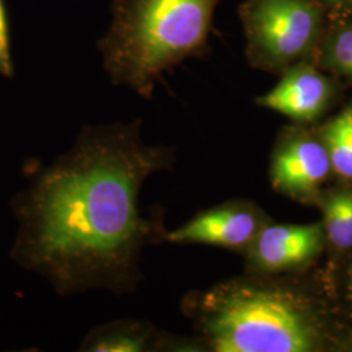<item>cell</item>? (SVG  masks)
<instances>
[{"mask_svg": "<svg viewBox=\"0 0 352 352\" xmlns=\"http://www.w3.org/2000/svg\"><path fill=\"white\" fill-rule=\"evenodd\" d=\"M320 63L329 71L352 81V25L342 26L324 39Z\"/></svg>", "mask_w": 352, "mask_h": 352, "instance_id": "7c38bea8", "label": "cell"}, {"mask_svg": "<svg viewBox=\"0 0 352 352\" xmlns=\"http://www.w3.org/2000/svg\"><path fill=\"white\" fill-rule=\"evenodd\" d=\"M267 222V215L254 202L231 200L167 231L164 243L204 244L244 253Z\"/></svg>", "mask_w": 352, "mask_h": 352, "instance_id": "52a82bcc", "label": "cell"}, {"mask_svg": "<svg viewBox=\"0 0 352 352\" xmlns=\"http://www.w3.org/2000/svg\"><path fill=\"white\" fill-rule=\"evenodd\" d=\"M325 273L330 280V289L342 320L352 327V252Z\"/></svg>", "mask_w": 352, "mask_h": 352, "instance_id": "4fadbf2b", "label": "cell"}, {"mask_svg": "<svg viewBox=\"0 0 352 352\" xmlns=\"http://www.w3.org/2000/svg\"><path fill=\"white\" fill-rule=\"evenodd\" d=\"M327 253L320 222L277 225L267 222L243 253L247 274L287 276L309 270Z\"/></svg>", "mask_w": 352, "mask_h": 352, "instance_id": "8992f818", "label": "cell"}, {"mask_svg": "<svg viewBox=\"0 0 352 352\" xmlns=\"http://www.w3.org/2000/svg\"><path fill=\"white\" fill-rule=\"evenodd\" d=\"M317 206L322 212L321 225L329 254L327 267H333L352 252L351 184L336 180L325 189Z\"/></svg>", "mask_w": 352, "mask_h": 352, "instance_id": "30bf717a", "label": "cell"}, {"mask_svg": "<svg viewBox=\"0 0 352 352\" xmlns=\"http://www.w3.org/2000/svg\"><path fill=\"white\" fill-rule=\"evenodd\" d=\"M0 75L6 78L14 76L10 24L4 0H0Z\"/></svg>", "mask_w": 352, "mask_h": 352, "instance_id": "5bb4252c", "label": "cell"}, {"mask_svg": "<svg viewBox=\"0 0 352 352\" xmlns=\"http://www.w3.org/2000/svg\"><path fill=\"white\" fill-rule=\"evenodd\" d=\"M221 0H113L97 41L111 84L151 100L158 81L189 58L204 56Z\"/></svg>", "mask_w": 352, "mask_h": 352, "instance_id": "3957f363", "label": "cell"}, {"mask_svg": "<svg viewBox=\"0 0 352 352\" xmlns=\"http://www.w3.org/2000/svg\"><path fill=\"white\" fill-rule=\"evenodd\" d=\"M173 334L144 320H119L94 327L80 344V351H171Z\"/></svg>", "mask_w": 352, "mask_h": 352, "instance_id": "9c48e42d", "label": "cell"}, {"mask_svg": "<svg viewBox=\"0 0 352 352\" xmlns=\"http://www.w3.org/2000/svg\"><path fill=\"white\" fill-rule=\"evenodd\" d=\"M336 352H352V327H347L342 336Z\"/></svg>", "mask_w": 352, "mask_h": 352, "instance_id": "2e32d148", "label": "cell"}, {"mask_svg": "<svg viewBox=\"0 0 352 352\" xmlns=\"http://www.w3.org/2000/svg\"><path fill=\"white\" fill-rule=\"evenodd\" d=\"M337 182L352 186V101L317 128Z\"/></svg>", "mask_w": 352, "mask_h": 352, "instance_id": "8fae6325", "label": "cell"}, {"mask_svg": "<svg viewBox=\"0 0 352 352\" xmlns=\"http://www.w3.org/2000/svg\"><path fill=\"white\" fill-rule=\"evenodd\" d=\"M141 129L140 118L84 126L72 148L38 168L11 200L19 222L13 263L60 296L133 294L142 252L164 243V209L144 215L140 193L151 175L173 170L175 148L148 145Z\"/></svg>", "mask_w": 352, "mask_h": 352, "instance_id": "6da1fadb", "label": "cell"}, {"mask_svg": "<svg viewBox=\"0 0 352 352\" xmlns=\"http://www.w3.org/2000/svg\"><path fill=\"white\" fill-rule=\"evenodd\" d=\"M337 96L334 81L312 64H294L283 71L280 81L256 98L260 107L282 113L298 124L317 122Z\"/></svg>", "mask_w": 352, "mask_h": 352, "instance_id": "ba28073f", "label": "cell"}, {"mask_svg": "<svg viewBox=\"0 0 352 352\" xmlns=\"http://www.w3.org/2000/svg\"><path fill=\"white\" fill-rule=\"evenodd\" d=\"M270 182L278 193L317 205L336 177L317 128L287 126L279 135L270 162Z\"/></svg>", "mask_w": 352, "mask_h": 352, "instance_id": "5b68a950", "label": "cell"}, {"mask_svg": "<svg viewBox=\"0 0 352 352\" xmlns=\"http://www.w3.org/2000/svg\"><path fill=\"white\" fill-rule=\"evenodd\" d=\"M321 7L329 8L334 12L352 14V0H317Z\"/></svg>", "mask_w": 352, "mask_h": 352, "instance_id": "9a60e30c", "label": "cell"}, {"mask_svg": "<svg viewBox=\"0 0 352 352\" xmlns=\"http://www.w3.org/2000/svg\"><path fill=\"white\" fill-rule=\"evenodd\" d=\"M321 8L317 0H245L239 19L248 63L272 72L299 63L320 37Z\"/></svg>", "mask_w": 352, "mask_h": 352, "instance_id": "277c9868", "label": "cell"}, {"mask_svg": "<svg viewBox=\"0 0 352 352\" xmlns=\"http://www.w3.org/2000/svg\"><path fill=\"white\" fill-rule=\"evenodd\" d=\"M244 274L192 291L182 311L202 351H334L347 325L325 272L315 279Z\"/></svg>", "mask_w": 352, "mask_h": 352, "instance_id": "7a4b0ae2", "label": "cell"}]
</instances>
